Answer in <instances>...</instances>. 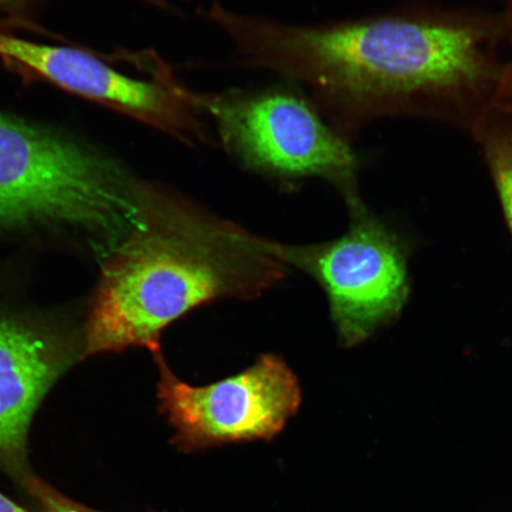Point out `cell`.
<instances>
[{
    "label": "cell",
    "instance_id": "obj_2",
    "mask_svg": "<svg viewBox=\"0 0 512 512\" xmlns=\"http://www.w3.org/2000/svg\"><path fill=\"white\" fill-rule=\"evenodd\" d=\"M274 242L175 190L142 182L139 220L105 261L83 356L162 349L163 331L196 307L254 299L285 278Z\"/></svg>",
    "mask_w": 512,
    "mask_h": 512
},
{
    "label": "cell",
    "instance_id": "obj_6",
    "mask_svg": "<svg viewBox=\"0 0 512 512\" xmlns=\"http://www.w3.org/2000/svg\"><path fill=\"white\" fill-rule=\"evenodd\" d=\"M152 355L159 373L160 412L174 428L172 443L184 452L271 439L302 403L297 376L274 354L260 356L240 374L200 387L178 379L163 349Z\"/></svg>",
    "mask_w": 512,
    "mask_h": 512
},
{
    "label": "cell",
    "instance_id": "obj_11",
    "mask_svg": "<svg viewBox=\"0 0 512 512\" xmlns=\"http://www.w3.org/2000/svg\"><path fill=\"white\" fill-rule=\"evenodd\" d=\"M492 108L512 117V56L508 61H505L501 79H499L494 96V102H492Z\"/></svg>",
    "mask_w": 512,
    "mask_h": 512
},
{
    "label": "cell",
    "instance_id": "obj_5",
    "mask_svg": "<svg viewBox=\"0 0 512 512\" xmlns=\"http://www.w3.org/2000/svg\"><path fill=\"white\" fill-rule=\"evenodd\" d=\"M348 209L350 227L341 238L311 246L274 242V251L286 266L311 275L322 286L339 342L352 348L400 315L409 297V279L399 236L363 201Z\"/></svg>",
    "mask_w": 512,
    "mask_h": 512
},
{
    "label": "cell",
    "instance_id": "obj_13",
    "mask_svg": "<svg viewBox=\"0 0 512 512\" xmlns=\"http://www.w3.org/2000/svg\"><path fill=\"white\" fill-rule=\"evenodd\" d=\"M0 512H30L28 510L19 507L15 502H12L11 499L5 497L0 494Z\"/></svg>",
    "mask_w": 512,
    "mask_h": 512
},
{
    "label": "cell",
    "instance_id": "obj_1",
    "mask_svg": "<svg viewBox=\"0 0 512 512\" xmlns=\"http://www.w3.org/2000/svg\"><path fill=\"white\" fill-rule=\"evenodd\" d=\"M215 25L246 68L304 86L339 137L364 126L422 117L473 133L492 102L511 43L507 18L411 9L319 24H290L223 8Z\"/></svg>",
    "mask_w": 512,
    "mask_h": 512
},
{
    "label": "cell",
    "instance_id": "obj_3",
    "mask_svg": "<svg viewBox=\"0 0 512 512\" xmlns=\"http://www.w3.org/2000/svg\"><path fill=\"white\" fill-rule=\"evenodd\" d=\"M140 211V181L111 160L0 114V229H81L112 252Z\"/></svg>",
    "mask_w": 512,
    "mask_h": 512
},
{
    "label": "cell",
    "instance_id": "obj_7",
    "mask_svg": "<svg viewBox=\"0 0 512 512\" xmlns=\"http://www.w3.org/2000/svg\"><path fill=\"white\" fill-rule=\"evenodd\" d=\"M0 56L70 93L131 115L190 147H217L213 128L192 100V89L155 57L150 80L118 72L79 49L47 46L0 32Z\"/></svg>",
    "mask_w": 512,
    "mask_h": 512
},
{
    "label": "cell",
    "instance_id": "obj_8",
    "mask_svg": "<svg viewBox=\"0 0 512 512\" xmlns=\"http://www.w3.org/2000/svg\"><path fill=\"white\" fill-rule=\"evenodd\" d=\"M70 362L66 339L46 324L0 316V465L28 476L30 424Z\"/></svg>",
    "mask_w": 512,
    "mask_h": 512
},
{
    "label": "cell",
    "instance_id": "obj_14",
    "mask_svg": "<svg viewBox=\"0 0 512 512\" xmlns=\"http://www.w3.org/2000/svg\"><path fill=\"white\" fill-rule=\"evenodd\" d=\"M505 18H507V21H508V24H509V27H510L511 43H512V0H510V2H509V10H508V14L505 15Z\"/></svg>",
    "mask_w": 512,
    "mask_h": 512
},
{
    "label": "cell",
    "instance_id": "obj_10",
    "mask_svg": "<svg viewBox=\"0 0 512 512\" xmlns=\"http://www.w3.org/2000/svg\"><path fill=\"white\" fill-rule=\"evenodd\" d=\"M22 483L27 486L29 494L35 498L42 512H99L83 507L30 475L24 477Z\"/></svg>",
    "mask_w": 512,
    "mask_h": 512
},
{
    "label": "cell",
    "instance_id": "obj_12",
    "mask_svg": "<svg viewBox=\"0 0 512 512\" xmlns=\"http://www.w3.org/2000/svg\"><path fill=\"white\" fill-rule=\"evenodd\" d=\"M27 2V0H0V5H12ZM142 2L157 6L159 9L169 10L170 5L166 0H142Z\"/></svg>",
    "mask_w": 512,
    "mask_h": 512
},
{
    "label": "cell",
    "instance_id": "obj_9",
    "mask_svg": "<svg viewBox=\"0 0 512 512\" xmlns=\"http://www.w3.org/2000/svg\"><path fill=\"white\" fill-rule=\"evenodd\" d=\"M472 134L482 147L512 235V117L492 108Z\"/></svg>",
    "mask_w": 512,
    "mask_h": 512
},
{
    "label": "cell",
    "instance_id": "obj_4",
    "mask_svg": "<svg viewBox=\"0 0 512 512\" xmlns=\"http://www.w3.org/2000/svg\"><path fill=\"white\" fill-rule=\"evenodd\" d=\"M192 100L216 126V139L242 168L281 183L322 178L341 192L347 206L362 201L360 160L317 108L294 88L228 89Z\"/></svg>",
    "mask_w": 512,
    "mask_h": 512
}]
</instances>
